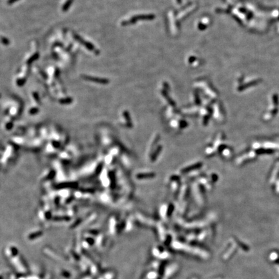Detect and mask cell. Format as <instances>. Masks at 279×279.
Masks as SVG:
<instances>
[{
    "label": "cell",
    "instance_id": "cell-3",
    "mask_svg": "<svg viewBox=\"0 0 279 279\" xmlns=\"http://www.w3.org/2000/svg\"><path fill=\"white\" fill-rule=\"evenodd\" d=\"M73 1H74V0H67V2L65 3V5H64V7H63V9H63V11L66 12V11L69 9V7H71V4H72V3L73 2Z\"/></svg>",
    "mask_w": 279,
    "mask_h": 279
},
{
    "label": "cell",
    "instance_id": "cell-8",
    "mask_svg": "<svg viewBox=\"0 0 279 279\" xmlns=\"http://www.w3.org/2000/svg\"></svg>",
    "mask_w": 279,
    "mask_h": 279
},
{
    "label": "cell",
    "instance_id": "cell-6",
    "mask_svg": "<svg viewBox=\"0 0 279 279\" xmlns=\"http://www.w3.org/2000/svg\"><path fill=\"white\" fill-rule=\"evenodd\" d=\"M2 42H3L4 44H5V45H7V44L9 43V40H8L7 38H3L2 39Z\"/></svg>",
    "mask_w": 279,
    "mask_h": 279
},
{
    "label": "cell",
    "instance_id": "cell-4",
    "mask_svg": "<svg viewBox=\"0 0 279 279\" xmlns=\"http://www.w3.org/2000/svg\"><path fill=\"white\" fill-rule=\"evenodd\" d=\"M38 58V54H36L34 55L32 57H31V58H30V59L29 60V61H28V64H30V63H32V62H33L34 61L36 60Z\"/></svg>",
    "mask_w": 279,
    "mask_h": 279
},
{
    "label": "cell",
    "instance_id": "cell-1",
    "mask_svg": "<svg viewBox=\"0 0 279 279\" xmlns=\"http://www.w3.org/2000/svg\"><path fill=\"white\" fill-rule=\"evenodd\" d=\"M83 78L85 80L87 81H90V82H96L97 83H101V84H107L108 83V80H105V79H102V78H98L96 77H93V76H82Z\"/></svg>",
    "mask_w": 279,
    "mask_h": 279
},
{
    "label": "cell",
    "instance_id": "cell-2",
    "mask_svg": "<svg viewBox=\"0 0 279 279\" xmlns=\"http://www.w3.org/2000/svg\"><path fill=\"white\" fill-rule=\"evenodd\" d=\"M74 38H75V39H76L78 41H79L80 43H82V45H85V47H86L87 48H88L89 50H92L94 49V47L93 45H92L91 43L88 42V41H85V40H83V39H82L80 36H78V35H76V34L74 35Z\"/></svg>",
    "mask_w": 279,
    "mask_h": 279
},
{
    "label": "cell",
    "instance_id": "cell-7",
    "mask_svg": "<svg viewBox=\"0 0 279 279\" xmlns=\"http://www.w3.org/2000/svg\"><path fill=\"white\" fill-rule=\"evenodd\" d=\"M17 1H18V0H9V1H8V3H9V4H12V3H15V2H17Z\"/></svg>",
    "mask_w": 279,
    "mask_h": 279
},
{
    "label": "cell",
    "instance_id": "cell-5",
    "mask_svg": "<svg viewBox=\"0 0 279 279\" xmlns=\"http://www.w3.org/2000/svg\"><path fill=\"white\" fill-rule=\"evenodd\" d=\"M17 83H18V85H20V86H21V85H23V84H24L25 83V80H24V79H21V80H18V82H17Z\"/></svg>",
    "mask_w": 279,
    "mask_h": 279
}]
</instances>
